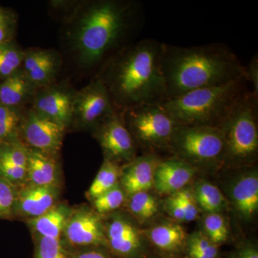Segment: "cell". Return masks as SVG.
<instances>
[{
  "label": "cell",
  "mask_w": 258,
  "mask_h": 258,
  "mask_svg": "<svg viewBox=\"0 0 258 258\" xmlns=\"http://www.w3.org/2000/svg\"><path fill=\"white\" fill-rule=\"evenodd\" d=\"M144 8L136 0L83 3L70 17L67 39L83 69L103 66L132 44L144 22Z\"/></svg>",
  "instance_id": "cell-1"
},
{
  "label": "cell",
  "mask_w": 258,
  "mask_h": 258,
  "mask_svg": "<svg viewBox=\"0 0 258 258\" xmlns=\"http://www.w3.org/2000/svg\"><path fill=\"white\" fill-rule=\"evenodd\" d=\"M163 42L144 39L129 45L102 66L98 77L117 111L167 99L161 67Z\"/></svg>",
  "instance_id": "cell-2"
},
{
  "label": "cell",
  "mask_w": 258,
  "mask_h": 258,
  "mask_svg": "<svg viewBox=\"0 0 258 258\" xmlns=\"http://www.w3.org/2000/svg\"><path fill=\"white\" fill-rule=\"evenodd\" d=\"M161 67L167 99L244 76L238 57L222 43L194 47L163 43Z\"/></svg>",
  "instance_id": "cell-3"
},
{
  "label": "cell",
  "mask_w": 258,
  "mask_h": 258,
  "mask_svg": "<svg viewBox=\"0 0 258 258\" xmlns=\"http://www.w3.org/2000/svg\"><path fill=\"white\" fill-rule=\"evenodd\" d=\"M247 83L242 76L223 84L168 98L162 105L181 125L221 128L239 102L250 92Z\"/></svg>",
  "instance_id": "cell-4"
},
{
  "label": "cell",
  "mask_w": 258,
  "mask_h": 258,
  "mask_svg": "<svg viewBox=\"0 0 258 258\" xmlns=\"http://www.w3.org/2000/svg\"><path fill=\"white\" fill-rule=\"evenodd\" d=\"M258 100L249 92L222 125L223 166H246L257 159Z\"/></svg>",
  "instance_id": "cell-5"
},
{
  "label": "cell",
  "mask_w": 258,
  "mask_h": 258,
  "mask_svg": "<svg viewBox=\"0 0 258 258\" xmlns=\"http://www.w3.org/2000/svg\"><path fill=\"white\" fill-rule=\"evenodd\" d=\"M119 113L137 147L148 151V154L170 152L173 137L181 124L162 103L142 105Z\"/></svg>",
  "instance_id": "cell-6"
},
{
  "label": "cell",
  "mask_w": 258,
  "mask_h": 258,
  "mask_svg": "<svg viewBox=\"0 0 258 258\" xmlns=\"http://www.w3.org/2000/svg\"><path fill=\"white\" fill-rule=\"evenodd\" d=\"M224 135L217 127L180 125L170 147L172 157L198 167L223 165Z\"/></svg>",
  "instance_id": "cell-7"
},
{
  "label": "cell",
  "mask_w": 258,
  "mask_h": 258,
  "mask_svg": "<svg viewBox=\"0 0 258 258\" xmlns=\"http://www.w3.org/2000/svg\"><path fill=\"white\" fill-rule=\"evenodd\" d=\"M115 112L116 110L104 83L96 76L75 94L72 125L93 131Z\"/></svg>",
  "instance_id": "cell-8"
},
{
  "label": "cell",
  "mask_w": 258,
  "mask_h": 258,
  "mask_svg": "<svg viewBox=\"0 0 258 258\" xmlns=\"http://www.w3.org/2000/svg\"><path fill=\"white\" fill-rule=\"evenodd\" d=\"M66 129L32 108L23 111L20 136L30 149L57 155L62 147Z\"/></svg>",
  "instance_id": "cell-9"
},
{
  "label": "cell",
  "mask_w": 258,
  "mask_h": 258,
  "mask_svg": "<svg viewBox=\"0 0 258 258\" xmlns=\"http://www.w3.org/2000/svg\"><path fill=\"white\" fill-rule=\"evenodd\" d=\"M93 132L103 149L105 159L116 163H128L137 157V144L119 112L116 111L110 115Z\"/></svg>",
  "instance_id": "cell-10"
},
{
  "label": "cell",
  "mask_w": 258,
  "mask_h": 258,
  "mask_svg": "<svg viewBox=\"0 0 258 258\" xmlns=\"http://www.w3.org/2000/svg\"><path fill=\"white\" fill-rule=\"evenodd\" d=\"M76 92L64 85L52 84L40 88L32 98L31 108L66 130L73 123Z\"/></svg>",
  "instance_id": "cell-11"
},
{
  "label": "cell",
  "mask_w": 258,
  "mask_h": 258,
  "mask_svg": "<svg viewBox=\"0 0 258 258\" xmlns=\"http://www.w3.org/2000/svg\"><path fill=\"white\" fill-rule=\"evenodd\" d=\"M108 246L123 258H142L147 252L143 235L133 220L126 215L115 214L106 228Z\"/></svg>",
  "instance_id": "cell-12"
},
{
  "label": "cell",
  "mask_w": 258,
  "mask_h": 258,
  "mask_svg": "<svg viewBox=\"0 0 258 258\" xmlns=\"http://www.w3.org/2000/svg\"><path fill=\"white\" fill-rule=\"evenodd\" d=\"M63 234L69 244L76 247L108 246L101 217L97 212L88 209L72 212Z\"/></svg>",
  "instance_id": "cell-13"
},
{
  "label": "cell",
  "mask_w": 258,
  "mask_h": 258,
  "mask_svg": "<svg viewBox=\"0 0 258 258\" xmlns=\"http://www.w3.org/2000/svg\"><path fill=\"white\" fill-rule=\"evenodd\" d=\"M60 66V57L55 51L43 48L25 50L22 70L37 90L52 85Z\"/></svg>",
  "instance_id": "cell-14"
},
{
  "label": "cell",
  "mask_w": 258,
  "mask_h": 258,
  "mask_svg": "<svg viewBox=\"0 0 258 258\" xmlns=\"http://www.w3.org/2000/svg\"><path fill=\"white\" fill-rule=\"evenodd\" d=\"M161 160L158 154H145L121 168L119 183L126 197L154 188V174Z\"/></svg>",
  "instance_id": "cell-15"
},
{
  "label": "cell",
  "mask_w": 258,
  "mask_h": 258,
  "mask_svg": "<svg viewBox=\"0 0 258 258\" xmlns=\"http://www.w3.org/2000/svg\"><path fill=\"white\" fill-rule=\"evenodd\" d=\"M198 169L179 158L161 159L154 174V188L161 195H173L185 188Z\"/></svg>",
  "instance_id": "cell-16"
},
{
  "label": "cell",
  "mask_w": 258,
  "mask_h": 258,
  "mask_svg": "<svg viewBox=\"0 0 258 258\" xmlns=\"http://www.w3.org/2000/svg\"><path fill=\"white\" fill-rule=\"evenodd\" d=\"M239 175L229 186V198L238 215L249 220L258 210V173L249 169Z\"/></svg>",
  "instance_id": "cell-17"
},
{
  "label": "cell",
  "mask_w": 258,
  "mask_h": 258,
  "mask_svg": "<svg viewBox=\"0 0 258 258\" xmlns=\"http://www.w3.org/2000/svg\"><path fill=\"white\" fill-rule=\"evenodd\" d=\"M58 195V188L56 185H30L17 194L14 210L30 220L37 218L55 206Z\"/></svg>",
  "instance_id": "cell-18"
},
{
  "label": "cell",
  "mask_w": 258,
  "mask_h": 258,
  "mask_svg": "<svg viewBox=\"0 0 258 258\" xmlns=\"http://www.w3.org/2000/svg\"><path fill=\"white\" fill-rule=\"evenodd\" d=\"M37 89L20 69L0 83V105L22 108L32 100Z\"/></svg>",
  "instance_id": "cell-19"
},
{
  "label": "cell",
  "mask_w": 258,
  "mask_h": 258,
  "mask_svg": "<svg viewBox=\"0 0 258 258\" xmlns=\"http://www.w3.org/2000/svg\"><path fill=\"white\" fill-rule=\"evenodd\" d=\"M58 167L55 157L28 148L27 178L33 186H53Z\"/></svg>",
  "instance_id": "cell-20"
},
{
  "label": "cell",
  "mask_w": 258,
  "mask_h": 258,
  "mask_svg": "<svg viewBox=\"0 0 258 258\" xmlns=\"http://www.w3.org/2000/svg\"><path fill=\"white\" fill-rule=\"evenodd\" d=\"M152 243L161 250L176 252L184 248L186 235L182 226L174 222H165L154 226L148 232Z\"/></svg>",
  "instance_id": "cell-21"
},
{
  "label": "cell",
  "mask_w": 258,
  "mask_h": 258,
  "mask_svg": "<svg viewBox=\"0 0 258 258\" xmlns=\"http://www.w3.org/2000/svg\"><path fill=\"white\" fill-rule=\"evenodd\" d=\"M71 213L64 205H55L41 216L30 220V225L38 237L60 239Z\"/></svg>",
  "instance_id": "cell-22"
},
{
  "label": "cell",
  "mask_w": 258,
  "mask_h": 258,
  "mask_svg": "<svg viewBox=\"0 0 258 258\" xmlns=\"http://www.w3.org/2000/svg\"><path fill=\"white\" fill-rule=\"evenodd\" d=\"M192 192L199 208L205 213H222L227 207V200L221 191L205 180L197 181Z\"/></svg>",
  "instance_id": "cell-23"
},
{
  "label": "cell",
  "mask_w": 258,
  "mask_h": 258,
  "mask_svg": "<svg viewBox=\"0 0 258 258\" xmlns=\"http://www.w3.org/2000/svg\"><path fill=\"white\" fill-rule=\"evenodd\" d=\"M120 169L121 168L118 163L105 159L101 169L88 189V199L93 201L102 194L118 184L119 183Z\"/></svg>",
  "instance_id": "cell-24"
},
{
  "label": "cell",
  "mask_w": 258,
  "mask_h": 258,
  "mask_svg": "<svg viewBox=\"0 0 258 258\" xmlns=\"http://www.w3.org/2000/svg\"><path fill=\"white\" fill-rule=\"evenodd\" d=\"M23 110L0 105V145L19 139Z\"/></svg>",
  "instance_id": "cell-25"
},
{
  "label": "cell",
  "mask_w": 258,
  "mask_h": 258,
  "mask_svg": "<svg viewBox=\"0 0 258 258\" xmlns=\"http://www.w3.org/2000/svg\"><path fill=\"white\" fill-rule=\"evenodd\" d=\"M127 206L130 213L140 222L152 218L159 211L157 198L149 191H140L128 196Z\"/></svg>",
  "instance_id": "cell-26"
},
{
  "label": "cell",
  "mask_w": 258,
  "mask_h": 258,
  "mask_svg": "<svg viewBox=\"0 0 258 258\" xmlns=\"http://www.w3.org/2000/svg\"><path fill=\"white\" fill-rule=\"evenodd\" d=\"M24 54L25 50L14 40L0 45V79H6L21 69Z\"/></svg>",
  "instance_id": "cell-27"
},
{
  "label": "cell",
  "mask_w": 258,
  "mask_h": 258,
  "mask_svg": "<svg viewBox=\"0 0 258 258\" xmlns=\"http://www.w3.org/2000/svg\"><path fill=\"white\" fill-rule=\"evenodd\" d=\"M184 248L188 258H217L219 255V245L201 231L187 235Z\"/></svg>",
  "instance_id": "cell-28"
},
{
  "label": "cell",
  "mask_w": 258,
  "mask_h": 258,
  "mask_svg": "<svg viewBox=\"0 0 258 258\" xmlns=\"http://www.w3.org/2000/svg\"><path fill=\"white\" fill-rule=\"evenodd\" d=\"M201 227L204 235L217 245L228 240V227L222 213H205L202 219Z\"/></svg>",
  "instance_id": "cell-29"
},
{
  "label": "cell",
  "mask_w": 258,
  "mask_h": 258,
  "mask_svg": "<svg viewBox=\"0 0 258 258\" xmlns=\"http://www.w3.org/2000/svg\"><path fill=\"white\" fill-rule=\"evenodd\" d=\"M125 198L126 195L120 183H118L111 189L102 194L93 200V206L98 215L110 213L122 206L124 203Z\"/></svg>",
  "instance_id": "cell-30"
},
{
  "label": "cell",
  "mask_w": 258,
  "mask_h": 258,
  "mask_svg": "<svg viewBox=\"0 0 258 258\" xmlns=\"http://www.w3.org/2000/svg\"><path fill=\"white\" fill-rule=\"evenodd\" d=\"M28 148L21 141H14L0 145V161L27 169Z\"/></svg>",
  "instance_id": "cell-31"
},
{
  "label": "cell",
  "mask_w": 258,
  "mask_h": 258,
  "mask_svg": "<svg viewBox=\"0 0 258 258\" xmlns=\"http://www.w3.org/2000/svg\"><path fill=\"white\" fill-rule=\"evenodd\" d=\"M60 239L38 237L34 258H73Z\"/></svg>",
  "instance_id": "cell-32"
},
{
  "label": "cell",
  "mask_w": 258,
  "mask_h": 258,
  "mask_svg": "<svg viewBox=\"0 0 258 258\" xmlns=\"http://www.w3.org/2000/svg\"><path fill=\"white\" fill-rule=\"evenodd\" d=\"M18 27V18L14 10L0 5V45L13 41Z\"/></svg>",
  "instance_id": "cell-33"
},
{
  "label": "cell",
  "mask_w": 258,
  "mask_h": 258,
  "mask_svg": "<svg viewBox=\"0 0 258 258\" xmlns=\"http://www.w3.org/2000/svg\"><path fill=\"white\" fill-rule=\"evenodd\" d=\"M16 198L13 183L0 177V218L10 217L13 214Z\"/></svg>",
  "instance_id": "cell-34"
},
{
  "label": "cell",
  "mask_w": 258,
  "mask_h": 258,
  "mask_svg": "<svg viewBox=\"0 0 258 258\" xmlns=\"http://www.w3.org/2000/svg\"><path fill=\"white\" fill-rule=\"evenodd\" d=\"M173 195H175L182 208L184 212L185 221L189 222L196 220L199 216L200 208L194 197L192 189L184 188Z\"/></svg>",
  "instance_id": "cell-35"
},
{
  "label": "cell",
  "mask_w": 258,
  "mask_h": 258,
  "mask_svg": "<svg viewBox=\"0 0 258 258\" xmlns=\"http://www.w3.org/2000/svg\"><path fill=\"white\" fill-rule=\"evenodd\" d=\"M0 176L10 182H20L27 177V169L0 161Z\"/></svg>",
  "instance_id": "cell-36"
},
{
  "label": "cell",
  "mask_w": 258,
  "mask_h": 258,
  "mask_svg": "<svg viewBox=\"0 0 258 258\" xmlns=\"http://www.w3.org/2000/svg\"><path fill=\"white\" fill-rule=\"evenodd\" d=\"M244 77L247 82L252 83V96L258 100V56L254 55L251 59L250 62L247 66H244Z\"/></svg>",
  "instance_id": "cell-37"
},
{
  "label": "cell",
  "mask_w": 258,
  "mask_h": 258,
  "mask_svg": "<svg viewBox=\"0 0 258 258\" xmlns=\"http://www.w3.org/2000/svg\"><path fill=\"white\" fill-rule=\"evenodd\" d=\"M164 206L169 216L172 217L174 220L179 222H186L184 212L175 195H171L166 199Z\"/></svg>",
  "instance_id": "cell-38"
},
{
  "label": "cell",
  "mask_w": 258,
  "mask_h": 258,
  "mask_svg": "<svg viewBox=\"0 0 258 258\" xmlns=\"http://www.w3.org/2000/svg\"><path fill=\"white\" fill-rule=\"evenodd\" d=\"M229 258H258L257 246L252 242H244L231 252Z\"/></svg>",
  "instance_id": "cell-39"
},
{
  "label": "cell",
  "mask_w": 258,
  "mask_h": 258,
  "mask_svg": "<svg viewBox=\"0 0 258 258\" xmlns=\"http://www.w3.org/2000/svg\"><path fill=\"white\" fill-rule=\"evenodd\" d=\"M73 258H110L103 249L94 247L93 248L85 249L77 254H74Z\"/></svg>",
  "instance_id": "cell-40"
}]
</instances>
